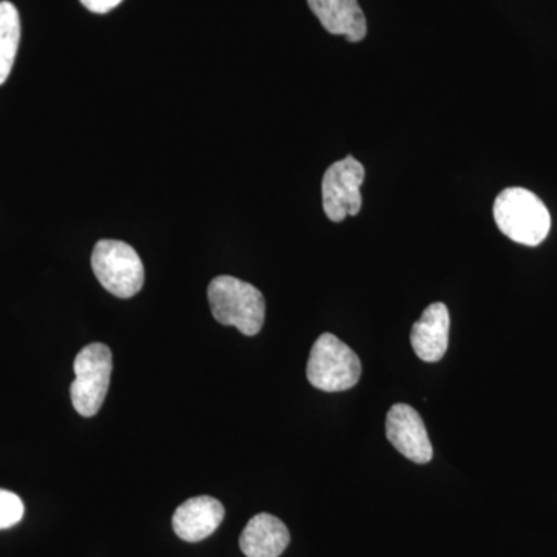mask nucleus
Wrapping results in <instances>:
<instances>
[{
  "instance_id": "13",
  "label": "nucleus",
  "mask_w": 557,
  "mask_h": 557,
  "mask_svg": "<svg viewBox=\"0 0 557 557\" xmlns=\"http://www.w3.org/2000/svg\"><path fill=\"white\" fill-rule=\"evenodd\" d=\"M24 518V504L20 496L10 491L0 490V530L14 527Z\"/></svg>"
},
{
  "instance_id": "7",
  "label": "nucleus",
  "mask_w": 557,
  "mask_h": 557,
  "mask_svg": "<svg viewBox=\"0 0 557 557\" xmlns=\"http://www.w3.org/2000/svg\"><path fill=\"white\" fill-rule=\"evenodd\" d=\"M386 435L392 446L413 463L426 465L434 456L423 418L408 405L399 403L388 410Z\"/></svg>"
},
{
  "instance_id": "5",
  "label": "nucleus",
  "mask_w": 557,
  "mask_h": 557,
  "mask_svg": "<svg viewBox=\"0 0 557 557\" xmlns=\"http://www.w3.org/2000/svg\"><path fill=\"white\" fill-rule=\"evenodd\" d=\"M75 381L70 386L73 408L89 418L100 412L112 375V351L104 344H89L75 359Z\"/></svg>"
},
{
  "instance_id": "1",
  "label": "nucleus",
  "mask_w": 557,
  "mask_h": 557,
  "mask_svg": "<svg viewBox=\"0 0 557 557\" xmlns=\"http://www.w3.org/2000/svg\"><path fill=\"white\" fill-rule=\"evenodd\" d=\"M496 225L508 239L525 247H537L552 230L544 201L523 188H508L498 194L493 208Z\"/></svg>"
},
{
  "instance_id": "9",
  "label": "nucleus",
  "mask_w": 557,
  "mask_h": 557,
  "mask_svg": "<svg viewBox=\"0 0 557 557\" xmlns=\"http://www.w3.org/2000/svg\"><path fill=\"white\" fill-rule=\"evenodd\" d=\"M449 310L443 302L431 304L410 332V344L424 362H438L448 351Z\"/></svg>"
},
{
  "instance_id": "2",
  "label": "nucleus",
  "mask_w": 557,
  "mask_h": 557,
  "mask_svg": "<svg viewBox=\"0 0 557 557\" xmlns=\"http://www.w3.org/2000/svg\"><path fill=\"white\" fill-rule=\"evenodd\" d=\"M212 317L247 336L258 335L265 321V299L255 285L233 276L212 278L208 287Z\"/></svg>"
},
{
  "instance_id": "4",
  "label": "nucleus",
  "mask_w": 557,
  "mask_h": 557,
  "mask_svg": "<svg viewBox=\"0 0 557 557\" xmlns=\"http://www.w3.org/2000/svg\"><path fill=\"white\" fill-rule=\"evenodd\" d=\"M91 269L102 287L116 298L129 299L145 284L138 252L120 240H100L91 252Z\"/></svg>"
},
{
  "instance_id": "6",
  "label": "nucleus",
  "mask_w": 557,
  "mask_h": 557,
  "mask_svg": "<svg viewBox=\"0 0 557 557\" xmlns=\"http://www.w3.org/2000/svg\"><path fill=\"white\" fill-rule=\"evenodd\" d=\"M364 178V166L351 156L329 168L322 178V205L332 222L339 223L348 215L359 214Z\"/></svg>"
},
{
  "instance_id": "11",
  "label": "nucleus",
  "mask_w": 557,
  "mask_h": 557,
  "mask_svg": "<svg viewBox=\"0 0 557 557\" xmlns=\"http://www.w3.org/2000/svg\"><path fill=\"white\" fill-rule=\"evenodd\" d=\"M288 544V528L267 512L249 520L240 536V549L247 557H278Z\"/></svg>"
},
{
  "instance_id": "3",
  "label": "nucleus",
  "mask_w": 557,
  "mask_h": 557,
  "mask_svg": "<svg viewBox=\"0 0 557 557\" xmlns=\"http://www.w3.org/2000/svg\"><path fill=\"white\" fill-rule=\"evenodd\" d=\"M361 361L347 344L332 333H322L307 362V379L322 392H344L361 379Z\"/></svg>"
},
{
  "instance_id": "8",
  "label": "nucleus",
  "mask_w": 557,
  "mask_h": 557,
  "mask_svg": "<svg viewBox=\"0 0 557 557\" xmlns=\"http://www.w3.org/2000/svg\"><path fill=\"white\" fill-rule=\"evenodd\" d=\"M225 518V508L218 498L193 497L180 505L172 518L175 534L185 542H200L211 536Z\"/></svg>"
},
{
  "instance_id": "14",
  "label": "nucleus",
  "mask_w": 557,
  "mask_h": 557,
  "mask_svg": "<svg viewBox=\"0 0 557 557\" xmlns=\"http://www.w3.org/2000/svg\"><path fill=\"white\" fill-rule=\"evenodd\" d=\"M123 0H81L91 13L104 14L120 5Z\"/></svg>"
},
{
  "instance_id": "10",
  "label": "nucleus",
  "mask_w": 557,
  "mask_h": 557,
  "mask_svg": "<svg viewBox=\"0 0 557 557\" xmlns=\"http://www.w3.org/2000/svg\"><path fill=\"white\" fill-rule=\"evenodd\" d=\"M310 10L330 35L359 42L368 35V22L358 0H307Z\"/></svg>"
},
{
  "instance_id": "12",
  "label": "nucleus",
  "mask_w": 557,
  "mask_h": 557,
  "mask_svg": "<svg viewBox=\"0 0 557 557\" xmlns=\"http://www.w3.org/2000/svg\"><path fill=\"white\" fill-rule=\"evenodd\" d=\"M21 42L20 11L11 2H0V86L9 79Z\"/></svg>"
}]
</instances>
